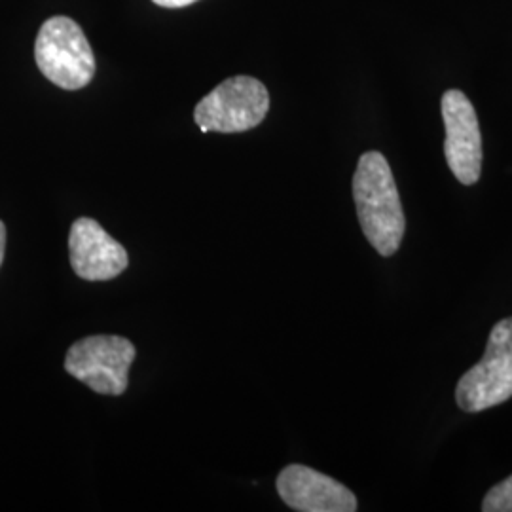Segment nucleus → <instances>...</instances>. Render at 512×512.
I'll list each match as a JSON object with an SVG mask.
<instances>
[{
  "instance_id": "1",
  "label": "nucleus",
  "mask_w": 512,
  "mask_h": 512,
  "mask_svg": "<svg viewBox=\"0 0 512 512\" xmlns=\"http://www.w3.org/2000/svg\"><path fill=\"white\" fill-rule=\"evenodd\" d=\"M357 217L370 245L382 256H393L403 243L406 219L391 167L384 154L365 152L353 175Z\"/></svg>"
},
{
  "instance_id": "2",
  "label": "nucleus",
  "mask_w": 512,
  "mask_h": 512,
  "mask_svg": "<svg viewBox=\"0 0 512 512\" xmlns=\"http://www.w3.org/2000/svg\"><path fill=\"white\" fill-rule=\"evenodd\" d=\"M38 69L52 84L76 92L95 76V55L82 27L67 16L44 21L35 42Z\"/></svg>"
},
{
  "instance_id": "3",
  "label": "nucleus",
  "mask_w": 512,
  "mask_h": 512,
  "mask_svg": "<svg viewBox=\"0 0 512 512\" xmlns=\"http://www.w3.org/2000/svg\"><path fill=\"white\" fill-rule=\"evenodd\" d=\"M512 399V317L495 323L480 363L467 370L456 401L463 412L476 414Z\"/></svg>"
},
{
  "instance_id": "4",
  "label": "nucleus",
  "mask_w": 512,
  "mask_h": 512,
  "mask_svg": "<svg viewBox=\"0 0 512 512\" xmlns=\"http://www.w3.org/2000/svg\"><path fill=\"white\" fill-rule=\"evenodd\" d=\"M270 110V93L253 76H232L194 110V120L203 133H241L256 128Z\"/></svg>"
},
{
  "instance_id": "5",
  "label": "nucleus",
  "mask_w": 512,
  "mask_h": 512,
  "mask_svg": "<svg viewBox=\"0 0 512 512\" xmlns=\"http://www.w3.org/2000/svg\"><path fill=\"white\" fill-rule=\"evenodd\" d=\"M135 346L122 336H88L73 344L65 370L99 395H122L128 389Z\"/></svg>"
},
{
  "instance_id": "6",
  "label": "nucleus",
  "mask_w": 512,
  "mask_h": 512,
  "mask_svg": "<svg viewBox=\"0 0 512 512\" xmlns=\"http://www.w3.org/2000/svg\"><path fill=\"white\" fill-rule=\"evenodd\" d=\"M440 107L446 128V162L459 183L471 186L482 173V135L475 107L459 90L444 93Z\"/></svg>"
},
{
  "instance_id": "7",
  "label": "nucleus",
  "mask_w": 512,
  "mask_h": 512,
  "mask_svg": "<svg viewBox=\"0 0 512 512\" xmlns=\"http://www.w3.org/2000/svg\"><path fill=\"white\" fill-rule=\"evenodd\" d=\"M277 494L293 511H357V497L349 488L306 465L285 467L277 476Z\"/></svg>"
},
{
  "instance_id": "8",
  "label": "nucleus",
  "mask_w": 512,
  "mask_h": 512,
  "mask_svg": "<svg viewBox=\"0 0 512 512\" xmlns=\"http://www.w3.org/2000/svg\"><path fill=\"white\" fill-rule=\"evenodd\" d=\"M74 274L86 281H109L128 268V251L97 220L76 219L69 234Z\"/></svg>"
},
{
  "instance_id": "9",
  "label": "nucleus",
  "mask_w": 512,
  "mask_h": 512,
  "mask_svg": "<svg viewBox=\"0 0 512 512\" xmlns=\"http://www.w3.org/2000/svg\"><path fill=\"white\" fill-rule=\"evenodd\" d=\"M484 512H512V475L494 486L482 501Z\"/></svg>"
},
{
  "instance_id": "10",
  "label": "nucleus",
  "mask_w": 512,
  "mask_h": 512,
  "mask_svg": "<svg viewBox=\"0 0 512 512\" xmlns=\"http://www.w3.org/2000/svg\"><path fill=\"white\" fill-rule=\"evenodd\" d=\"M152 2L162 6V8H184V6H190L198 0H152Z\"/></svg>"
},
{
  "instance_id": "11",
  "label": "nucleus",
  "mask_w": 512,
  "mask_h": 512,
  "mask_svg": "<svg viewBox=\"0 0 512 512\" xmlns=\"http://www.w3.org/2000/svg\"><path fill=\"white\" fill-rule=\"evenodd\" d=\"M4 251H6V226L0 220V266H2V260H4Z\"/></svg>"
}]
</instances>
